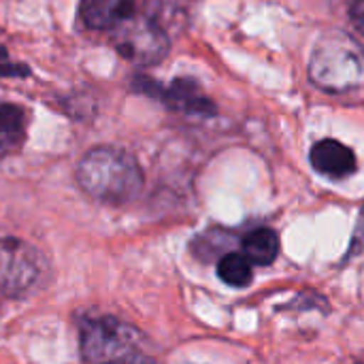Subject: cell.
Segmentation results:
<instances>
[{"label":"cell","mask_w":364,"mask_h":364,"mask_svg":"<svg viewBox=\"0 0 364 364\" xmlns=\"http://www.w3.org/2000/svg\"><path fill=\"white\" fill-rule=\"evenodd\" d=\"M81 190L94 200L124 205L143 190V171L132 154L119 147H94L77 166Z\"/></svg>","instance_id":"6da1fadb"},{"label":"cell","mask_w":364,"mask_h":364,"mask_svg":"<svg viewBox=\"0 0 364 364\" xmlns=\"http://www.w3.org/2000/svg\"><path fill=\"white\" fill-rule=\"evenodd\" d=\"M311 81L331 94L364 87V49L348 34L324 36L309 62Z\"/></svg>","instance_id":"7a4b0ae2"},{"label":"cell","mask_w":364,"mask_h":364,"mask_svg":"<svg viewBox=\"0 0 364 364\" xmlns=\"http://www.w3.org/2000/svg\"><path fill=\"white\" fill-rule=\"evenodd\" d=\"M111 41L115 51L132 64L149 66L166 58L171 41L154 17L149 15H130L111 30Z\"/></svg>","instance_id":"3957f363"},{"label":"cell","mask_w":364,"mask_h":364,"mask_svg":"<svg viewBox=\"0 0 364 364\" xmlns=\"http://www.w3.org/2000/svg\"><path fill=\"white\" fill-rule=\"evenodd\" d=\"M141 333L115 318L87 320L81 331V354L90 364H109L139 352Z\"/></svg>","instance_id":"277c9868"},{"label":"cell","mask_w":364,"mask_h":364,"mask_svg":"<svg viewBox=\"0 0 364 364\" xmlns=\"http://www.w3.org/2000/svg\"><path fill=\"white\" fill-rule=\"evenodd\" d=\"M38 252L19 239H0V292L6 296L26 294L38 279Z\"/></svg>","instance_id":"5b68a950"},{"label":"cell","mask_w":364,"mask_h":364,"mask_svg":"<svg viewBox=\"0 0 364 364\" xmlns=\"http://www.w3.org/2000/svg\"><path fill=\"white\" fill-rule=\"evenodd\" d=\"M139 81L141 83L134 81L139 90H145L147 94L158 96L173 111H179L183 115H198V117H209L215 113V105L203 94L198 83L192 79H177L168 87H156L158 83H151L149 79H139Z\"/></svg>","instance_id":"8992f818"},{"label":"cell","mask_w":364,"mask_h":364,"mask_svg":"<svg viewBox=\"0 0 364 364\" xmlns=\"http://www.w3.org/2000/svg\"><path fill=\"white\" fill-rule=\"evenodd\" d=\"M311 166L331 179H343L356 171V156L350 147L335 139L318 141L311 147Z\"/></svg>","instance_id":"52a82bcc"},{"label":"cell","mask_w":364,"mask_h":364,"mask_svg":"<svg viewBox=\"0 0 364 364\" xmlns=\"http://www.w3.org/2000/svg\"><path fill=\"white\" fill-rule=\"evenodd\" d=\"M136 0H81L79 17L90 30H113L134 15Z\"/></svg>","instance_id":"ba28073f"},{"label":"cell","mask_w":364,"mask_h":364,"mask_svg":"<svg viewBox=\"0 0 364 364\" xmlns=\"http://www.w3.org/2000/svg\"><path fill=\"white\" fill-rule=\"evenodd\" d=\"M26 139V115L13 105L0 107V158L15 154Z\"/></svg>","instance_id":"9c48e42d"},{"label":"cell","mask_w":364,"mask_h":364,"mask_svg":"<svg viewBox=\"0 0 364 364\" xmlns=\"http://www.w3.org/2000/svg\"><path fill=\"white\" fill-rule=\"evenodd\" d=\"M243 254L252 264H273L279 254V239L271 228H256L243 239Z\"/></svg>","instance_id":"30bf717a"},{"label":"cell","mask_w":364,"mask_h":364,"mask_svg":"<svg viewBox=\"0 0 364 364\" xmlns=\"http://www.w3.org/2000/svg\"><path fill=\"white\" fill-rule=\"evenodd\" d=\"M252 267L245 254H226L218 264V275L232 288H245L252 282Z\"/></svg>","instance_id":"8fae6325"},{"label":"cell","mask_w":364,"mask_h":364,"mask_svg":"<svg viewBox=\"0 0 364 364\" xmlns=\"http://www.w3.org/2000/svg\"><path fill=\"white\" fill-rule=\"evenodd\" d=\"M23 75H28V68L23 64L11 62L6 49L0 47V77H23Z\"/></svg>","instance_id":"7c38bea8"},{"label":"cell","mask_w":364,"mask_h":364,"mask_svg":"<svg viewBox=\"0 0 364 364\" xmlns=\"http://www.w3.org/2000/svg\"><path fill=\"white\" fill-rule=\"evenodd\" d=\"M350 19L354 23V28L364 34V0H352L350 4Z\"/></svg>","instance_id":"4fadbf2b"},{"label":"cell","mask_w":364,"mask_h":364,"mask_svg":"<svg viewBox=\"0 0 364 364\" xmlns=\"http://www.w3.org/2000/svg\"><path fill=\"white\" fill-rule=\"evenodd\" d=\"M109 364H160L156 363L154 358H149V356H143L141 352H134V354H128V356H124V358H119V360H113V363Z\"/></svg>","instance_id":"5bb4252c"},{"label":"cell","mask_w":364,"mask_h":364,"mask_svg":"<svg viewBox=\"0 0 364 364\" xmlns=\"http://www.w3.org/2000/svg\"><path fill=\"white\" fill-rule=\"evenodd\" d=\"M364 247V209L360 220H358V226H356V232H354V241H352V254L360 252Z\"/></svg>","instance_id":"9a60e30c"},{"label":"cell","mask_w":364,"mask_h":364,"mask_svg":"<svg viewBox=\"0 0 364 364\" xmlns=\"http://www.w3.org/2000/svg\"><path fill=\"white\" fill-rule=\"evenodd\" d=\"M360 364H364V363H360Z\"/></svg>","instance_id":"2e32d148"}]
</instances>
